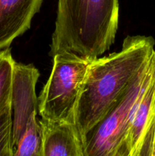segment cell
Masks as SVG:
<instances>
[{
    "instance_id": "obj_1",
    "label": "cell",
    "mask_w": 155,
    "mask_h": 156,
    "mask_svg": "<svg viewBox=\"0 0 155 156\" xmlns=\"http://www.w3.org/2000/svg\"><path fill=\"white\" fill-rule=\"evenodd\" d=\"M154 45L152 37L128 36L119 51L91 61L74 112V123L82 141L147 63Z\"/></svg>"
},
{
    "instance_id": "obj_2",
    "label": "cell",
    "mask_w": 155,
    "mask_h": 156,
    "mask_svg": "<svg viewBox=\"0 0 155 156\" xmlns=\"http://www.w3.org/2000/svg\"><path fill=\"white\" fill-rule=\"evenodd\" d=\"M119 0H58L50 56L70 52L94 59L115 41Z\"/></svg>"
},
{
    "instance_id": "obj_3",
    "label": "cell",
    "mask_w": 155,
    "mask_h": 156,
    "mask_svg": "<svg viewBox=\"0 0 155 156\" xmlns=\"http://www.w3.org/2000/svg\"><path fill=\"white\" fill-rule=\"evenodd\" d=\"M92 60L70 52H61L53 56L50 76L37 97L38 114L41 118L74 123L78 101Z\"/></svg>"
},
{
    "instance_id": "obj_4",
    "label": "cell",
    "mask_w": 155,
    "mask_h": 156,
    "mask_svg": "<svg viewBox=\"0 0 155 156\" xmlns=\"http://www.w3.org/2000/svg\"><path fill=\"white\" fill-rule=\"evenodd\" d=\"M155 72V50L118 101L83 140L84 156H119L132 114Z\"/></svg>"
},
{
    "instance_id": "obj_5",
    "label": "cell",
    "mask_w": 155,
    "mask_h": 156,
    "mask_svg": "<svg viewBox=\"0 0 155 156\" xmlns=\"http://www.w3.org/2000/svg\"><path fill=\"white\" fill-rule=\"evenodd\" d=\"M40 73L32 64L15 62L12 91V145L13 148L27 123L37 117L38 101L36 85Z\"/></svg>"
},
{
    "instance_id": "obj_6",
    "label": "cell",
    "mask_w": 155,
    "mask_h": 156,
    "mask_svg": "<svg viewBox=\"0 0 155 156\" xmlns=\"http://www.w3.org/2000/svg\"><path fill=\"white\" fill-rule=\"evenodd\" d=\"M42 156H84L81 136L75 123L66 120H39Z\"/></svg>"
},
{
    "instance_id": "obj_7",
    "label": "cell",
    "mask_w": 155,
    "mask_h": 156,
    "mask_svg": "<svg viewBox=\"0 0 155 156\" xmlns=\"http://www.w3.org/2000/svg\"><path fill=\"white\" fill-rule=\"evenodd\" d=\"M42 3L43 0H0V50L9 48L30 28Z\"/></svg>"
},
{
    "instance_id": "obj_8",
    "label": "cell",
    "mask_w": 155,
    "mask_h": 156,
    "mask_svg": "<svg viewBox=\"0 0 155 156\" xmlns=\"http://www.w3.org/2000/svg\"><path fill=\"white\" fill-rule=\"evenodd\" d=\"M155 117V72L132 114L119 156H138L142 140Z\"/></svg>"
},
{
    "instance_id": "obj_9",
    "label": "cell",
    "mask_w": 155,
    "mask_h": 156,
    "mask_svg": "<svg viewBox=\"0 0 155 156\" xmlns=\"http://www.w3.org/2000/svg\"><path fill=\"white\" fill-rule=\"evenodd\" d=\"M13 156H42V132L37 117L27 123L14 146Z\"/></svg>"
},
{
    "instance_id": "obj_10",
    "label": "cell",
    "mask_w": 155,
    "mask_h": 156,
    "mask_svg": "<svg viewBox=\"0 0 155 156\" xmlns=\"http://www.w3.org/2000/svg\"><path fill=\"white\" fill-rule=\"evenodd\" d=\"M15 62L9 48L0 50V111L12 105V79Z\"/></svg>"
},
{
    "instance_id": "obj_11",
    "label": "cell",
    "mask_w": 155,
    "mask_h": 156,
    "mask_svg": "<svg viewBox=\"0 0 155 156\" xmlns=\"http://www.w3.org/2000/svg\"><path fill=\"white\" fill-rule=\"evenodd\" d=\"M0 156H13L12 105L0 111Z\"/></svg>"
},
{
    "instance_id": "obj_12",
    "label": "cell",
    "mask_w": 155,
    "mask_h": 156,
    "mask_svg": "<svg viewBox=\"0 0 155 156\" xmlns=\"http://www.w3.org/2000/svg\"><path fill=\"white\" fill-rule=\"evenodd\" d=\"M138 156H155V117L144 135Z\"/></svg>"
}]
</instances>
